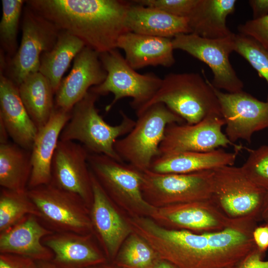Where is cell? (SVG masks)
Masks as SVG:
<instances>
[{"instance_id": "6da1fadb", "label": "cell", "mask_w": 268, "mask_h": 268, "mask_svg": "<svg viewBox=\"0 0 268 268\" xmlns=\"http://www.w3.org/2000/svg\"><path fill=\"white\" fill-rule=\"evenodd\" d=\"M26 6L60 31L81 40L99 54L117 49L129 32L126 19L131 2L120 0H30Z\"/></svg>"}, {"instance_id": "7a4b0ae2", "label": "cell", "mask_w": 268, "mask_h": 268, "mask_svg": "<svg viewBox=\"0 0 268 268\" xmlns=\"http://www.w3.org/2000/svg\"><path fill=\"white\" fill-rule=\"evenodd\" d=\"M127 219L132 231L152 247L159 259L177 268H227L210 246L206 233L166 228L149 217Z\"/></svg>"}, {"instance_id": "3957f363", "label": "cell", "mask_w": 268, "mask_h": 268, "mask_svg": "<svg viewBox=\"0 0 268 268\" xmlns=\"http://www.w3.org/2000/svg\"><path fill=\"white\" fill-rule=\"evenodd\" d=\"M163 103L188 124H196L210 115L222 116L211 82L198 73H170L151 99L136 111L138 116L147 108Z\"/></svg>"}, {"instance_id": "277c9868", "label": "cell", "mask_w": 268, "mask_h": 268, "mask_svg": "<svg viewBox=\"0 0 268 268\" xmlns=\"http://www.w3.org/2000/svg\"><path fill=\"white\" fill-rule=\"evenodd\" d=\"M99 95L89 90L71 111L70 118L63 129L60 140L78 141L89 153L102 154L124 162L117 153L114 144L128 134L135 121L120 111L121 122L111 125L99 115L95 104Z\"/></svg>"}, {"instance_id": "5b68a950", "label": "cell", "mask_w": 268, "mask_h": 268, "mask_svg": "<svg viewBox=\"0 0 268 268\" xmlns=\"http://www.w3.org/2000/svg\"><path fill=\"white\" fill-rule=\"evenodd\" d=\"M90 170L109 197L128 217H150L156 207L141 191L143 172L102 154L89 153Z\"/></svg>"}, {"instance_id": "8992f818", "label": "cell", "mask_w": 268, "mask_h": 268, "mask_svg": "<svg viewBox=\"0 0 268 268\" xmlns=\"http://www.w3.org/2000/svg\"><path fill=\"white\" fill-rule=\"evenodd\" d=\"M132 130L115 142L118 155L138 170H149L152 161L159 156V147L167 127L185 121L163 103L155 104L137 117Z\"/></svg>"}, {"instance_id": "52a82bcc", "label": "cell", "mask_w": 268, "mask_h": 268, "mask_svg": "<svg viewBox=\"0 0 268 268\" xmlns=\"http://www.w3.org/2000/svg\"><path fill=\"white\" fill-rule=\"evenodd\" d=\"M27 192L39 212V219L51 231L93 234L90 208L78 195L51 183Z\"/></svg>"}, {"instance_id": "ba28073f", "label": "cell", "mask_w": 268, "mask_h": 268, "mask_svg": "<svg viewBox=\"0 0 268 268\" xmlns=\"http://www.w3.org/2000/svg\"><path fill=\"white\" fill-rule=\"evenodd\" d=\"M99 58L107 76L101 84L90 90L99 96L109 93L114 95L105 108L106 112L125 97L132 99L130 104L135 111L151 99L161 85L162 78L153 73L137 72L117 49L99 54Z\"/></svg>"}, {"instance_id": "9c48e42d", "label": "cell", "mask_w": 268, "mask_h": 268, "mask_svg": "<svg viewBox=\"0 0 268 268\" xmlns=\"http://www.w3.org/2000/svg\"><path fill=\"white\" fill-rule=\"evenodd\" d=\"M213 189V170L183 174L143 172L142 195L156 208L201 201L211 197Z\"/></svg>"}, {"instance_id": "30bf717a", "label": "cell", "mask_w": 268, "mask_h": 268, "mask_svg": "<svg viewBox=\"0 0 268 268\" xmlns=\"http://www.w3.org/2000/svg\"><path fill=\"white\" fill-rule=\"evenodd\" d=\"M235 34L219 39H208L194 33H183L172 40L174 50H182L206 64L211 69V82L216 89L228 93L242 91L244 84L238 77L230 61L235 50Z\"/></svg>"}, {"instance_id": "8fae6325", "label": "cell", "mask_w": 268, "mask_h": 268, "mask_svg": "<svg viewBox=\"0 0 268 268\" xmlns=\"http://www.w3.org/2000/svg\"><path fill=\"white\" fill-rule=\"evenodd\" d=\"M23 14L20 45L8 68V77L18 86L28 75L39 71L42 54L53 48L60 32L27 6Z\"/></svg>"}, {"instance_id": "7c38bea8", "label": "cell", "mask_w": 268, "mask_h": 268, "mask_svg": "<svg viewBox=\"0 0 268 268\" xmlns=\"http://www.w3.org/2000/svg\"><path fill=\"white\" fill-rule=\"evenodd\" d=\"M225 125L222 117L215 115L209 116L194 124H170L166 129L159 147L160 155L184 151L205 152L229 145L233 146L235 151L239 152L244 147L228 139L222 132Z\"/></svg>"}, {"instance_id": "4fadbf2b", "label": "cell", "mask_w": 268, "mask_h": 268, "mask_svg": "<svg viewBox=\"0 0 268 268\" xmlns=\"http://www.w3.org/2000/svg\"><path fill=\"white\" fill-rule=\"evenodd\" d=\"M212 86L226 126L225 134L232 142L241 139L250 143L254 133L268 127V102L243 90L224 93Z\"/></svg>"}, {"instance_id": "5bb4252c", "label": "cell", "mask_w": 268, "mask_h": 268, "mask_svg": "<svg viewBox=\"0 0 268 268\" xmlns=\"http://www.w3.org/2000/svg\"><path fill=\"white\" fill-rule=\"evenodd\" d=\"M91 173L93 201L90 216L93 234L107 260L113 262L122 245L133 231L127 216Z\"/></svg>"}, {"instance_id": "9a60e30c", "label": "cell", "mask_w": 268, "mask_h": 268, "mask_svg": "<svg viewBox=\"0 0 268 268\" xmlns=\"http://www.w3.org/2000/svg\"><path fill=\"white\" fill-rule=\"evenodd\" d=\"M89 153L80 143L59 140L52 160L50 183L78 195L90 208L93 190Z\"/></svg>"}, {"instance_id": "2e32d148", "label": "cell", "mask_w": 268, "mask_h": 268, "mask_svg": "<svg viewBox=\"0 0 268 268\" xmlns=\"http://www.w3.org/2000/svg\"><path fill=\"white\" fill-rule=\"evenodd\" d=\"M213 171L212 196L227 212L240 215L262 211L267 191L250 181L241 167L225 166Z\"/></svg>"}, {"instance_id": "e0dca14e", "label": "cell", "mask_w": 268, "mask_h": 268, "mask_svg": "<svg viewBox=\"0 0 268 268\" xmlns=\"http://www.w3.org/2000/svg\"><path fill=\"white\" fill-rule=\"evenodd\" d=\"M106 76L99 54L85 46L74 58L70 73L62 80L56 93L55 107L71 111L90 89L101 84Z\"/></svg>"}, {"instance_id": "ac0fdd59", "label": "cell", "mask_w": 268, "mask_h": 268, "mask_svg": "<svg viewBox=\"0 0 268 268\" xmlns=\"http://www.w3.org/2000/svg\"><path fill=\"white\" fill-rule=\"evenodd\" d=\"M42 242L53 252L51 261L59 268H91L108 261L93 233L54 232Z\"/></svg>"}, {"instance_id": "d6986e66", "label": "cell", "mask_w": 268, "mask_h": 268, "mask_svg": "<svg viewBox=\"0 0 268 268\" xmlns=\"http://www.w3.org/2000/svg\"><path fill=\"white\" fill-rule=\"evenodd\" d=\"M0 75V122L14 143L31 150L38 129L20 98L18 86L3 73Z\"/></svg>"}, {"instance_id": "ffe728a7", "label": "cell", "mask_w": 268, "mask_h": 268, "mask_svg": "<svg viewBox=\"0 0 268 268\" xmlns=\"http://www.w3.org/2000/svg\"><path fill=\"white\" fill-rule=\"evenodd\" d=\"M53 233L36 216L26 215L9 229L0 232V253L15 254L35 261H52L53 253L42 241Z\"/></svg>"}, {"instance_id": "44dd1931", "label": "cell", "mask_w": 268, "mask_h": 268, "mask_svg": "<svg viewBox=\"0 0 268 268\" xmlns=\"http://www.w3.org/2000/svg\"><path fill=\"white\" fill-rule=\"evenodd\" d=\"M70 115L71 111L55 107L48 122L38 130L31 150L32 169L28 190L51 183L53 156Z\"/></svg>"}, {"instance_id": "7402d4cb", "label": "cell", "mask_w": 268, "mask_h": 268, "mask_svg": "<svg viewBox=\"0 0 268 268\" xmlns=\"http://www.w3.org/2000/svg\"><path fill=\"white\" fill-rule=\"evenodd\" d=\"M117 48L123 50L126 61L135 70L147 66L170 67L175 62L170 38L129 31L120 37Z\"/></svg>"}, {"instance_id": "603a6c76", "label": "cell", "mask_w": 268, "mask_h": 268, "mask_svg": "<svg viewBox=\"0 0 268 268\" xmlns=\"http://www.w3.org/2000/svg\"><path fill=\"white\" fill-rule=\"evenodd\" d=\"M126 24L129 31L170 39L180 34L191 33L188 18L176 16L133 1L127 11Z\"/></svg>"}, {"instance_id": "cb8c5ba5", "label": "cell", "mask_w": 268, "mask_h": 268, "mask_svg": "<svg viewBox=\"0 0 268 268\" xmlns=\"http://www.w3.org/2000/svg\"><path fill=\"white\" fill-rule=\"evenodd\" d=\"M238 153L216 149L205 152L184 151L160 155L152 161L149 170L160 173L175 174L213 170L233 165Z\"/></svg>"}, {"instance_id": "d4e9b609", "label": "cell", "mask_w": 268, "mask_h": 268, "mask_svg": "<svg viewBox=\"0 0 268 268\" xmlns=\"http://www.w3.org/2000/svg\"><path fill=\"white\" fill-rule=\"evenodd\" d=\"M235 0H199L188 17L191 33L208 39L232 35L226 25L228 15L235 9Z\"/></svg>"}, {"instance_id": "484cf974", "label": "cell", "mask_w": 268, "mask_h": 268, "mask_svg": "<svg viewBox=\"0 0 268 268\" xmlns=\"http://www.w3.org/2000/svg\"><path fill=\"white\" fill-rule=\"evenodd\" d=\"M22 101L38 130L49 120L55 108L52 87L39 71L28 75L18 85Z\"/></svg>"}, {"instance_id": "4316f807", "label": "cell", "mask_w": 268, "mask_h": 268, "mask_svg": "<svg viewBox=\"0 0 268 268\" xmlns=\"http://www.w3.org/2000/svg\"><path fill=\"white\" fill-rule=\"evenodd\" d=\"M31 150L15 143L0 144V185L16 191L28 190L32 173Z\"/></svg>"}, {"instance_id": "83f0119b", "label": "cell", "mask_w": 268, "mask_h": 268, "mask_svg": "<svg viewBox=\"0 0 268 268\" xmlns=\"http://www.w3.org/2000/svg\"><path fill=\"white\" fill-rule=\"evenodd\" d=\"M85 46L78 38L60 31L53 48L42 54L39 71L49 81L55 94L70 62Z\"/></svg>"}, {"instance_id": "f1b7e54d", "label": "cell", "mask_w": 268, "mask_h": 268, "mask_svg": "<svg viewBox=\"0 0 268 268\" xmlns=\"http://www.w3.org/2000/svg\"><path fill=\"white\" fill-rule=\"evenodd\" d=\"M200 202L179 203L157 208L150 218L160 226L171 229L175 227L202 229L216 225V220L200 206Z\"/></svg>"}, {"instance_id": "f546056e", "label": "cell", "mask_w": 268, "mask_h": 268, "mask_svg": "<svg viewBox=\"0 0 268 268\" xmlns=\"http://www.w3.org/2000/svg\"><path fill=\"white\" fill-rule=\"evenodd\" d=\"M159 259L152 247L133 231L122 245L113 264L119 268H153Z\"/></svg>"}, {"instance_id": "4dcf8cb0", "label": "cell", "mask_w": 268, "mask_h": 268, "mask_svg": "<svg viewBox=\"0 0 268 268\" xmlns=\"http://www.w3.org/2000/svg\"><path fill=\"white\" fill-rule=\"evenodd\" d=\"M25 192L3 188L0 191V232L9 229L26 215L40 217L36 205Z\"/></svg>"}, {"instance_id": "1f68e13d", "label": "cell", "mask_w": 268, "mask_h": 268, "mask_svg": "<svg viewBox=\"0 0 268 268\" xmlns=\"http://www.w3.org/2000/svg\"><path fill=\"white\" fill-rule=\"evenodd\" d=\"M25 1L2 0V16L0 22V41L9 55L16 53L17 35L22 8Z\"/></svg>"}, {"instance_id": "d6a6232c", "label": "cell", "mask_w": 268, "mask_h": 268, "mask_svg": "<svg viewBox=\"0 0 268 268\" xmlns=\"http://www.w3.org/2000/svg\"><path fill=\"white\" fill-rule=\"evenodd\" d=\"M234 39V51L246 60L268 84V51L254 39L239 33L235 34Z\"/></svg>"}, {"instance_id": "836d02e7", "label": "cell", "mask_w": 268, "mask_h": 268, "mask_svg": "<svg viewBox=\"0 0 268 268\" xmlns=\"http://www.w3.org/2000/svg\"><path fill=\"white\" fill-rule=\"evenodd\" d=\"M244 148L248 151L249 156L242 169L253 183L268 191V145L255 149Z\"/></svg>"}, {"instance_id": "e575fe53", "label": "cell", "mask_w": 268, "mask_h": 268, "mask_svg": "<svg viewBox=\"0 0 268 268\" xmlns=\"http://www.w3.org/2000/svg\"><path fill=\"white\" fill-rule=\"evenodd\" d=\"M199 0H136L134 2L154 7L170 14L188 18Z\"/></svg>"}, {"instance_id": "d590c367", "label": "cell", "mask_w": 268, "mask_h": 268, "mask_svg": "<svg viewBox=\"0 0 268 268\" xmlns=\"http://www.w3.org/2000/svg\"><path fill=\"white\" fill-rule=\"evenodd\" d=\"M237 28L239 34L254 39L268 51V14L248 20Z\"/></svg>"}, {"instance_id": "8d00e7d4", "label": "cell", "mask_w": 268, "mask_h": 268, "mask_svg": "<svg viewBox=\"0 0 268 268\" xmlns=\"http://www.w3.org/2000/svg\"><path fill=\"white\" fill-rule=\"evenodd\" d=\"M35 261L9 253H0V268H34Z\"/></svg>"}, {"instance_id": "74e56055", "label": "cell", "mask_w": 268, "mask_h": 268, "mask_svg": "<svg viewBox=\"0 0 268 268\" xmlns=\"http://www.w3.org/2000/svg\"><path fill=\"white\" fill-rule=\"evenodd\" d=\"M262 252L254 250L241 262L236 268H268V261L262 259Z\"/></svg>"}, {"instance_id": "f35d334b", "label": "cell", "mask_w": 268, "mask_h": 268, "mask_svg": "<svg viewBox=\"0 0 268 268\" xmlns=\"http://www.w3.org/2000/svg\"><path fill=\"white\" fill-rule=\"evenodd\" d=\"M253 238L258 249L263 252L268 247V226L259 227L253 232Z\"/></svg>"}, {"instance_id": "ab89813d", "label": "cell", "mask_w": 268, "mask_h": 268, "mask_svg": "<svg viewBox=\"0 0 268 268\" xmlns=\"http://www.w3.org/2000/svg\"><path fill=\"white\" fill-rule=\"evenodd\" d=\"M249 3L252 9L254 19L268 14V0H250Z\"/></svg>"}, {"instance_id": "60d3db41", "label": "cell", "mask_w": 268, "mask_h": 268, "mask_svg": "<svg viewBox=\"0 0 268 268\" xmlns=\"http://www.w3.org/2000/svg\"><path fill=\"white\" fill-rule=\"evenodd\" d=\"M34 268H59L51 261H35Z\"/></svg>"}, {"instance_id": "b9f144b4", "label": "cell", "mask_w": 268, "mask_h": 268, "mask_svg": "<svg viewBox=\"0 0 268 268\" xmlns=\"http://www.w3.org/2000/svg\"><path fill=\"white\" fill-rule=\"evenodd\" d=\"M153 268H177L171 263L159 259L156 263Z\"/></svg>"}, {"instance_id": "7bdbcfd3", "label": "cell", "mask_w": 268, "mask_h": 268, "mask_svg": "<svg viewBox=\"0 0 268 268\" xmlns=\"http://www.w3.org/2000/svg\"><path fill=\"white\" fill-rule=\"evenodd\" d=\"M262 215L263 218L268 222V191H267L265 196L262 210Z\"/></svg>"}, {"instance_id": "ee69618b", "label": "cell", "mask_w": 268, "mask_h": 268, "mask_svg": "<svg viewBox=\"0 0 268 268\" xmlns=\"http://www.w3.org/2000/svg\"><path fill=\"white\" fill-rule=\"evenodd\" d=\"M100 268H119L114 265H106V264L101 266Z\"/></svg>"}, {"instance_id": "f6af8a7d", "label": "cell", "mask_w": 268, "mask_h": 268, "mask_svg": "<svg viewBox=\"0 0 268 268\" xmlns=\"http://www.w3.org/2000/svg\"><path fill=\"white\" fill-rule=\"evenodd\" d=\"M95 268L93 267V268Z\"/></svg>"}, {"instance_id": "bcb514c9", "label": "cell", "mask_w": 268, "mask_h": 268, "mask_svg": "<svg viewBox=\"0 0 268 268\" xmlns=\"http://www.w3.org/2000/svg\"></svg>"}]
</instances>
